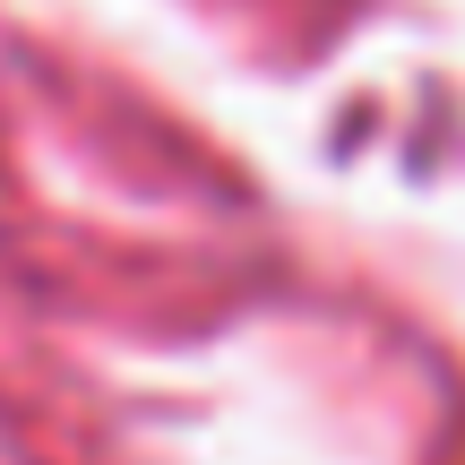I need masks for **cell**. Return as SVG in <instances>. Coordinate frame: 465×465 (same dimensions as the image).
Returning <instances> with one entry per match:
<instances>
[]
</instances>
